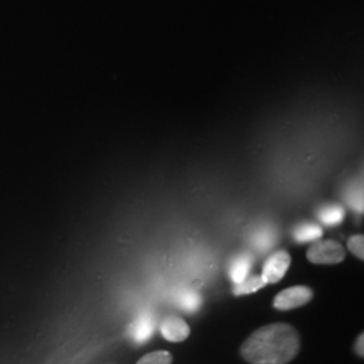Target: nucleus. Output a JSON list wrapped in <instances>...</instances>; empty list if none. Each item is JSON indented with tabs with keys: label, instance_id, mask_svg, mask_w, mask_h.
Wrapping results in <instances>:
<instances>
[{
	"label": "nucleus",
	"instance_id": "1",
	"mask_svg": "<svg viewBox=\"0 0 364 364\" xmlns=\"http://www.w3.org/2000/svg\"><path fill=\"white\" fill-rule=\"evenodd\" d=\"M299 347L296 328L287 323H277L262 326L250 335L240 353L251 364H287L297 356Z\"/></svg>",
	"mask_w": 364,
	"mask_h": 364
},
{
	"label": "nucleus",
	"instance_id": "2",
	"mask_svg": "<svg viewBox=\"0 0 364 364\" xmlns=\"http://www.w3.org/2000/svg\"><path fill=\"white\" fill-rule=\"evenodd\" d=\"M346 255L344 247L332 239L313 242L306 252V258L314 264H338L346 259Z\"/></svg>",
	"mask_w": 364,
	"mask_h": 364
},
{
	"label": "nucleus",
	"instance_id": "3",
	"mask_svg": "<svg viewBox=\"0 0 364 364\" xmlns=\"http://www.w3.org/2000/svg\"><path fill=\"white\" fill-rule=\"evenodd\" d=\"M313 290L311 287H289L279 291L273 299V306L278 311H291L301 306H305L313 299Z\"/></svg>",
	"mask_w": 364,
	"mask_h": 364
},
{
	"label": "nucleus",
	"instance_id": "4",
	"mask_svg": "<svg viewBox=\"0 0 364 364\" xmlns=\"http://www.w3.org/2000/svg\"><path fill=\"white\" fill-rule=\"evenodd\" d=\"M290 264V254L285 250H278L266 259L260 275L266 284H278L287 275Z\"/></svg>",
	"mask_w": 364,
	"mask_h": 364
},
{
	"label": "nucleus",
	"instance_id": "5",
	"mask_svg": "<svg viewBox=\"0 0 364 364\" xmlns=\"http://www.w3.org/2000/svg\"><path fill=\"white\" fill-rule=\"evenodd\" d=\"M156 326V317L151 313H142L129 326V336L135 344H144L153 338Z\"/></svg>",
	"mask_w": 364,
	"mask_h": 364
},
{
	"label": "nucleus",
	"instance_id": "6",
	"mask_svg": "<svg viewBox=\"0 0 364 364\" xmlns=\"http://www.w3.org/2000/svg\"><path fill=\"white\" fill-rule=\"evenodd\" d=\"M162 336L171 343H180L189 338L191 329L186 321L178 316H168L159 326Z\"/></svg>",
	"mask_w": 364,
	"mask_h": 364
},
{
	"label": "nucleus",
	"instance_id": "7",
	"mask_svg": "<svg viewBox=\"0 0 364 364\" xmlns=\"http://www.w3.org/2000/svg\"><path fill=\"white\" fill-rule=\"evenodd\" d=\"M252 269V258L250 254H239L228 264V275L234 285L243 282Z\"/></svg>",
	"mask_w": 364,
	"mask_h": 364
},
{
	"label": "nucleus",
	"instance_id": "8",
	"mask_svg": "<svg viewBox=\"0 0 364 364\" xmlns=\"http://www.w3.org/2000/svg\"><path fill=\"white\" fill-rule=\"evenodd\" d=\"M324 234L323 228L313 223H302L297 225L293 231V237L297 243H309L320 240Z\"/></svg>",
	"mask_w": 364,
	"mask_h": 364
},
{
	"label": "nucleus",
	"instance_id": "9",
	"mask_svg": "<svg viewBox=\"0 0 364 364\" xmlns=\"http://www.w3.org/2000/svg\"><path fill=\"white\" fill-rule=\"evenodd\" d=\"M176 302L180 309L193 314L201 308L203 299L198 293H196L193 290H183L177 296Z\"/></svg>",
	"mask_w": 364,
	"mask_h": 364
},
{
	"label": "nucleus",
	"instance_id": "10",
	"mask_svg": "<svg viewBox=\"0 0 364 364\" xmlns=\"http://www.w3.org/2000/svg\"><path fill=\"white\" fill-rule=\"evenodd\" d=\"M266 285L267 284L264 282L262 275H248L243 282L234 285L232 291H234V296H236V297L247 296V294H252V293L258 291V290H260L262 287H266Z\"/></svg>",
	"mask_w": 364,
	"mask_h": 364
},
{
	"label": "nucleus",
	"instance_id": "11",
	"mask_svg": "<svg viewBox=\"0 0 364 364\" xmlns=\"http://www.w3.org/2000/svg\"><path fill=\"white\" fill-rule=\"evenodd\" d=\"M318 219L328 227H335L344 220L346 210L340 205H326L317 212Z\"/></svg>",
	"mask_w": 364,
	"mask_h": 364
},
{
	"label": "nucleus",
	"instance_id": "12",
	"mask_svg": "<svg viewBox=\"0 0 364 364\" xmlns=\"http://www.w3.org/2000/svg\"><path fill=\"white\" fill-rule=\"evenodd\" d=\"M346 200L355 212H358V213L363 212V185H362V181L355 182L352 186L348 188Z\"/></svg>",
	"mask_w": 364,
	"mask_h": 364
},
{
	"label": "nucleus",
	"instance_id": "13",
	"mask_svg": "<svg viewBox=\"0 0 364 364\" xmlns=\"http://www.w3.org/2000/svg\"><path fill=\"white\" fill-rule=\"evenodd\" d=\"M254 245L259 248V251H267L269 248H272L275 243V235L272 230H262L258 231L254 236Z\"/></svg>",
	"mask_w": 364,
	"mask_h": 364
},
{
	"label": "nucleus",
	"instance_id": "14",
	"mask_svg": "<svg viewBox=\"0 0 364 364\" xmlns=\"http://www.w3.org/2000/svg\"><path fill=\"white\" fill-rule=\"evenodd\" d=\"M173 356L168 351H156L144 355L136 364H171Z\"/></svg>",
	"mask_w": 364,
	"mask_h": 364
},
{
	"label": "nucleus",
	"instance_id": "15",
	"mask_svg": "<svg viewBox=\"0 0 364 364\" xmlns=\"http://www.w3.org/2000/svg\"><path fill=\"white\" fill-rule=\"evenodd\" d=\"M348 250L352 254L359 258L364 259V237L363 235H353L348 239Z\"/></svg>",
	"mask_w": 364,
	"mask_h": 364
},
{
	"label": "nucleus",
	"instance_id": "16",
	"mask_svg": "<svg viewBox=\"0 0 364 364\" xmlns=\"http://www.w3.org/2000/svg\"><path fill=\"white\" fill-rule=\"evenodd\" d=\"M355 351L356 353L360 356V358H363L364 356V335L363 333H360L358 338H356V343H355Z\"/></svg>",
	"mask_w": 364,
	"mask_h": 364
}]
</instances>
